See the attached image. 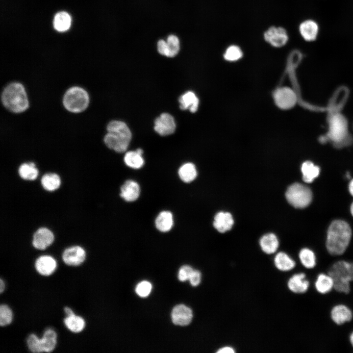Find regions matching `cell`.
<instances>
[{
    "label": "cell",
    "instance_id": "cell-1",
    "mask_svg": "<svg viewBox=\"0 0 353 353\" xmlns=\"http://www.w3.org/2000/svg\"><path fill=\"white\" fill-rule=\"evenodd\" d=\"M352 239V230L346 222L336 220L328 227L325 242L326 250L338 259L347 251Z\"/></svg>",
    "mask_w": 353,
    "mask_h": 353
},
{
    "label": "cell",
    "instance_id": "cell-2",
    "mask_svg": "<svg viewBox=\"0 0 353 353\" xmlns=\"http://www.w3.org/2000/svg\"><path fill=\"white\" fill-rule=\"evenodd\" d=\"M107 133L103 141L110 149L118 152L126 151L132 138V133L127 125L124 122L113 120L106 127Z\"/></svg>",
    "mask_w": 353,
    "mask_h": 353
},
{
    "label": "cell",
    "instance_id": "cell-3",
    "mask_svg": "<svg viewBox=\"0 0 353 353\" xmlns=\"http://www.w3.org/2000/svg\"><path fill=\"white\" fill-rule=\"evenodd\" d=\"M1 100L4 106L14 113L23 112L29 107L25 89L20 82H11L5 86L2 92Z\"/></svg>",
    "mask_w": 353,
    "mask_h": 353
},
{
    "label": "cell",
    "instance_id": "cell-4",
    "mask_svg": "<svg viewBox=\"0 0 353 353\" xmlns=\"http://www.w3.org/2000/svg\"><path fill=\"white\" fill-rule=\"evenodd\" d=\"M351 263L344 259H338L328 267L327 273L334 281V290L339 293L348 294L351 289Z\"/></svg>",
    "mask_w": 353,
    "mask_h": 353
},
{
    "label": "cell",
    "instance_id": "cell-5",
    "mask_svg": "<svg viewBox=\"0 0 353 353\" xmlns=\"http://www.w3.org/2000/svg\"><path fill=\"white\" fill-rule=\"evenodd\" d=\"M90 97L87 92L79 86H73L65 93L63 104L68 111L75 113L81 112L88 106Z\"/></svg>",
    "mask_w": 353,
    "mask_h": 353
},
{
    "label": "cell",
    "instance_id": "cell-6",
    "mask_svg": "<svg viewBox=\"0 0 353 353\" xmlns=\"http://www.w3.org/2000/svg\"><path fill=\"white\" fill-rule=\"evenodd\" d=\"M285 196L288 202L293 207L303 208L307 207L311 202L312 193L307 186L300 183H294L287 188Z\"/></svg>",
    "mask_w": 353,
    "mask_h": 353
},
{
    "label": "cell",
    "instance_id": "cell-7",
    "mask_svg": "<svg viewBox=\"0 0 353 353\" xmlns=\"http://www.w3.org/2000/svg\"><path fill=\"white\" fill-rule=\"evenodd\" d=\"M348 134L347 122L340 114L333 115L329 122L328 138L336 144L340 145L345 140Z\"/></svg>",
    "mask_w": 353,
    "mask_h": 353
},
{
    "label": "cell",
    "instance_id": "cell-8",
    "mask_svg": "<svg viewBox=\"0 0 353 353\" xmlns=\"http://www.w3.org/2000/svg\"><path fill=\"white\" fill-rule=\"evenodd\" d=\"M180 48V40L177 35L174 33L167 35L166 39H158L156 43L158 53L168 58L176 56L179 52Z\"/></svg>",
    "mask_w": 353,
    "mask_h": 353
},
{
    "label": "cell",
    "instance_id": "cell-9",
    "mask_svg": "<svg viewBox=\"0 0 353 353\" xmlns=\"http://www.w3.org/2000/svg\"><path fill=\"white\" fill-rule=\"evenodd\" d=\"M287 286L292 293L301 295L308 292L311 282L304 270L293 274L288 279Z\"/></svg>",
    "mask_w": 353,
    "mask_h": 353
},
{
    "label": "cell",
    "instance_id": "cell-10",
    "mask_svg": "<svg viewBox=\"0 0 353 353\" xmlns=\"http://www.w3.org/2000/svg\"><path fill=\"white\" fill-rule=\"evenodd\" d=\"M263 38L267 43L276 48L283 47L289 40L286 30L282 27L276 26L269 27L264 32Z\"/></svg>",
    "mask_w": 353,
    "mask_h": 353
},
{
    "label": "cell",
    "instance_id": "cell-11",
    "mask_svg": "<svg viewBox=\"0 0 353 353\" xmlns=\"http://www.w3.org/2000/svg\"><path fill=\"white\" fill-rule=\"evenodd\" d=\"M330 318L335 325L342 326L353 320V311L347 304L338 303L331 307Z\"/></svg>",
    "mask_w": 353,
    "mask_h": 353
},
{
    "label": "cell",
    "instance_id": "cell-12",
    "mask_svg": "<svg viewBox=\"0 0 353 353\" xmlns=\"http://www.w3.org/2000/svg\"><path fill=\"white\" fill-rule=\"evenodd\" d=\"M274 98L276 105L282 109L293 107L297 101L295 92L288 87H282L276 90L274 94Z\"/></svg>",
    "mask_w": 353,
    "mask_h": 353
},
{
    "label": "cell",
    "instance_id": "cell-13",
    "mask_svg": "<svg viewBox=\"0 0 353 353\" xmlns=\"http://www.w3.org/2000/svg\"><path fill=\"white\" fill-rule=\"evenodd\" d=\"M176 128L175 120L169 113L161 114L154 121V129L161 136L172 134L175 131Z\"/></svg>",
    "mask_w": 353,
    "mask_h": 353
},
{
    "label": "cell",
    "instance_id": "cell-14",
    "mask_svg": "<svg viewBox=\"0 0 353 353\" xmlns=\"http://www.w3.org/2000/svg\"><path fill=\"white\" fill-rule=\"evenodd\" d=\"M86 258V252L80 246H74L64 250L62 254L64 262L72 266H77L82 264Z\"/></svg>",
    "mask_w": 353,
    "mask_h": 353
},
{
    "label": "cell",
    "instance_id": "cell-15",
    "mask_svg": "<svg viewBox=\"0 0 353 353\" xmlns=\"http://www.w3.org/2000/svg\"><path fill=\"white\" fill-rule=\"evenodd\" d=\"M54 239V234L51 230L46 227H41L34 233L32 243L35 249L44 250L53 243Z\"/></svg>",
    "mask_w": 353,
    "mask_h": 353
},
{
    "label": "cell",
    "instance_id": "cell-16",
    "mask_svg": "<svg viewBox=\"0 0 353 353\" xmlns=\"http://www.w3.org/2000/svg\"><path fill=\"white\" fill-rule=\"evenodd\" d=\"M310 288L314 289L319 294L326 295L334 290V281L327 273L321 272L317 274Z\"/></svg>",
    "mask_w": 353,
    "mask_h": 353
},
{
    "label": "cell",
    "instance_id": "cell-17",
    "mask_svg": "<svg viewBox=\"0 0 353 353\" xmlns=\"http://www.w3.org/2000/svg\"><path fill=\"white\" fill-rule=\"evenodd\" d=\"M174 324L179 326L189 325L193 318V312L189 307L184 304H178L173 309L171 314Z\"/></svg>",
    "mask_w": 353,
    "mask_h": 353
},
{
    "label": "cell",
    "instance_id": "cell-18",
    "mask_svg": "<svg viewBox=\"0 0 353 353\" xmlns=\"http://www.w3.org/2000/svg\"><path fill=\"white\" fill-rule=\"evenodd\" d=\"M57 263L55 259L50 255H42L35 261V267L37 272L42 276L51 275L55 270Z\"/></svg>",
    "mask_w": 353,
    "mask_h": 353
},
{
    "label": "cell",
    "instance_id": "cell-19",
    "mask_svg": "<svg viewBox=\"0 0 353 353\" xmlns=\"http://www.w3.org/2000/svg\"><path fill=\"white\" fill-rule=\"evenodd\" d=\"M299 30L301 36L305 41L312 42L317 38L319 26L317 23L313 20H305L300 24Z\"/></svg>",
    "mask_w": 353,
    "mask_h": 353
},
{
    "label": "cell",
    "instance_id": "cell-20",
    "mask_svg": "<svg viewBox=\"0 0 353 353\" xmlns=\"http://www.w3.org/2000/svg\"><path fill=\"white\" fill-rule=\"evenodd\" d=\"M298 258L302 268L306 270H312L317 265V254L311 248L304 247L301 249L298 253Z\"/></svg>",
    "mask_w": 353,
    "mask_h": 353
},
{
    "label": "cell",
    "instance_id": "cell-21",
    "mask_svg": "<svg viewBox=\"0 0 353 353\" xmlns=\"http://www.w3.org/2000/svg\"><path fill=\"white\" fill-rule=\"evenodd\" d=\"M140 188L139 184L132 180L126 181L121 188L120 196L126 202H133L139 197Z\"/></svg>",
    "mask_w": 353,
    "mask_h": 353
},
{
    "label": "cell",
    "instance_id": "cell-22",
    "mask_svg": "<svg viewBox=\"0 0 353 353\" xmlns=\"http://www.w3.org/2000/svg\"><path fill=\"white\" fill-rule=\"evenodd\" d=\"M233 223V219L230 213L219 212L215 216L213 226L219 232L224 233L230 230Z\"/></svg>",
    "mask_w": 353,
    "mask_h": 353
},
{
    "label": "cell",
    "instance_id": "cell-23",
    "mask_svg": "<svg viewBox=\"0 0 353 353\" xmlns=\"http://www.w3.org/2000/svg\"><path fill=\"white\" fill-rule=\"evenodd\" d=\"M274 264L276 268L282 272H289L294 270L297 262L287 253L280 252L274 258Z\"/></svg>",
    "mask_w": 353,
    "mask_h": 353
},
{
    "label": "cell",
    "instance_id": "cell-24",
    "mask_svg": "<svg viewBox=\"0 0 353 353\" xmlns=\"http://www.w3.org/2000/svg\"><path fill=\"white\" fill-rule=\"evenodd\" d=\"M178 102L181 110L188 109L192 113H195L198 110L199 101L192 91H188L182 95L178 99Z\"/></svg>",
    "mask_w": 353,
    "mask_h": 353
},
{
    "label": "cell",
    "instance_id": "cell-25",
    "mask_svg": "<svg viewBox=\"0 0 353 353\" xmlns=\"http://www.w3.org/2000/svg\"><path fill=\"white\" fill-rule=\"evenodd\" d=\"M259 244L262 250L268 254L275 253L279 246L277 236L271 233L264 235L260 238Z\"/></svg>",
    "mask_w": 353,
    "mask_h": 353
},
{
    "label": "cell",
    "instance_id": "cell-26",
    "mask_svg": "<svg viewBox=\"0 0 353 353\" xmlns=\"http://www.w3.org/2000/svg\"><path fill=\"white\" fill-rule=\"evenodd\" d=\"M143 151L141 149H137L135 151H129L125 155L124 162L126 164L133 169L141 168L144 164V160L142 157Z\"/></svg>",
    "mask_w": 353,
    "mask_h": 353
},
{
    "label": "cell",
    "instance_id": "cell-27",
    "mask_svg": "<svg viewBox=\"0 0 353 353\" xmlns=\"http://www.w3.org/2000/svg\"><path fill=\"white\" fill-rule=\"evenodd\" d=\"M173 214L169 211L161 212L158 215L155 221L156 228L161 232L170 231L173 226Z\"/></svg>",
    "mask_w": 353,
    "mask_h": 353
},
{
    "label": "cell",
    "instance_id": "cell-28",
    "mask_svg": "<svg viewBox=\"0 0 353 353\" xmlns=\"http://www.w3.org/2000/svg\"><path fill=\"white\" fill-rule=\"evenodd\" d=\"M57 334L52 329H48L44 333L43 337L40 339L43 352L50 353L55 348L57 343Z\"/></svg>",
    "mask_w": 353,
    "mask_h": 353
},
{
    "label": "cell",
    "instance_id": "cell-29",
    "mask_svg": "<svg viewBox=\"0 0 353 353\" xmlns=\"http://www.w3.org/2000/svg\"><path fill=\"white\" fill-rule=\"evenodd\" d=\"M303 179L306 183L312 182L320 174V168L312 162L307 161L303 163L301 167Z\"/></svg>",
    "mask_w": 353,
    "mask_h": 353
},
{
    "label": "cell",
    "instance_id": "cell-30",
    "mask_svg": "<svg viewBox=\"0 0 353 353\" xmlns=\"http://www.w3.org/2000/svg\"><path fill=\"white\" fill-rule=\"evenodd\" d=\"M53 27L59 32L68 30L71 25V18L66 12L61 11L56 14L53 22Z\"/></svg>",
    "mask_w": 353,
    "mask_h": 353
},
{
    "label": "cell",
    "instance_id": "cell-31",
    "mask_svg": "<svg viewBox=\"0 0 353 353\" xmlns=\"http://www.w3.org/2000/svg\"><path fill=\"white\" fill-rule=\"evenodd\" d=\"M20 176L25 180H33L38 177L39 171L32 162L22 164L18 169Z\"/></svg>",
    "mask_w": 353,
    "mask_h": 353
},
{
    "label": "cell",
    "instance_id": "cell-32",
    "mask_svg": "<svg viewBox=\"0 0 353 353\" xmlns=\"http://www.w3.org/2000/svg\"><path fill=\"white\" fill-rule=\"evenodd\" d=\"M41 182L44 189L51 192L59 188L61 184V179L57 174L48 173L42 176Z\"/></svg>",
    "mask_w": 353,
    "mask_h": 353
},
{
    "label": "cell",
    "instance_id": "cell-33",
    "mask_svg": "<svg viewBox=\"0 0 353 353\" xmlns=\"http://www.w3.org/2000/svg\"><path fill=\"white\" fill-rule=\"evenodd\" d=\"M180 178L184 182L189 183L194 180L197 175L195 165L192 163L183 164L178 171Z\"/></svg>",
    "mask_w": 353,
    "mask_h": 353
},
{
    "label": "cell",
    "instance_id": "cell-34",
    "mask_svg": "<svg viewBox=\"0 0 353 353\" xmlns=\"http://www.w3.org/2000/svg\"><path fill=\"white\" fill-rule=\"evenodd\" d=\"M64 323L67 328L74 333L81 332L85 326L84 320L75 314L67 316L64 319Z\"/></svg>",
    "mask_w": 353,
    "mask_h": 353
},
{
    "label": "cell",
    "instance_id": "cell-35",
    "mask_svg": "<svg viewBox=\"0 0 353 353\" xmlns=\"http://www.w3.org/2000/svg\"><path fill=\"white\" fill-rule=\"evenodd\" d=\"M243 56V52L241 48L235 45L228 47L224 54V58L228 61H235L240 59Z\"/></svg>",
    "mask_w": 353,
    "mask_h": 353
},
{
    "label": "cell",
    "instance_id": "cell-36",
    "mask_svg": "<svg viewBox=\"0 0 353 353\" xmlns=\"http://www.w3.org/2000/svg\"><path fill=\"white\" fill-rule=\"evenodd\" d=\"M13 314L10 308L6 304L0 306V325L4 327L9 325L12 321Z\"/></svg>",
    "mask_w": 353,
    "mask_h": 353
},
{
    "label": "cell",
    "instance_id": "cell-37",
    "mask_svg": "<svg viewBox=\"0 0 353 353\" xmlns=\"http://www.w3.org/2000/svg\"><path fill=\"white\" fill-rule=\"evenodd\" d=\"M40 339L34 334H31L27 337L26 343L28 349L32 353H41Z\"/></svg>",
    "mask_w": 353,
    "mask_h": 353
},
{
    "label": "cell",
    "instance_id": "cell-38",
    "mask_svg": "<svg viewBox=\"0 0 353 353\" xmlns=\"http://www.w3.org/2000/svg\"><path fill=\"white\" fill-rule=\"evenodd\" d=\"M151 288L152 286L150 282L147 281H143L137 284L135 291L139 296L146 297L150 294Z\"/></svg>",
    "mask_w": 353,
    "mask_h": 353
},
{
    "label": "cell",
    "instance_id": "cell-39",
    "mask_svg": "<svg viewBox=\"0 0 353 353\" xmlns=\"http://www.w3.org/2000/svg\"><path fill=\"white\" fill-rule=\"evenodd\" d=\"M193 270H194L189 266L185 265L181 267L178 273V278L179 280L181 281L189 280Z\"/></svg>",
    "mask_w": 353,
    "mask_h": 353
},
{
    "label": "cell",
    "instance_id": "cell-40",
    "mask_svg": "<svg viewBox=\"0 0 353 353\" xmlns=\"http://www.w3.org/2000/svg\"><path fill=\"white\" fill-rule=\"evenodd\" d=\"M189 280L193 286H198L201 281V273L198 270H193Z\"/></svg>",
    "mask_w": 353,
    "mask_h": 353
},
{
    "label": "cell",
    "instance_id": "cell-41",
    "mask_svg": "<svg viewBox=\"0 0 353 353\" xmlns=\"http://www.w3.org/2000/svg\"><path fill=\"white\" fill-rule=\"evenodd\" d=\"M218 353H235V351L231 347H224L219 349L217 351Z\"/></svg>",
    "mask_w": 353,
    "mask_h": 353
},
{
    "label": "cell",
    "instance_id": "cell-42",
    "mask_svg": "<svg viewBox=\"0 0 353 353\" xmlns=\"http://www.w3.org/2000/svg\"><path fill=\"white\" fill-rule=\"evenodd\" d=\"M64 311L65 312V314L67 315V316H71L75 313L73 312V310L68 307H65L64 309Z\"/></svg>",
    "mask_w": 353,
    "mask_h": 353
},
{
    "label": "cell",
    "instance_id": "cell-43",
    "mask_svg": "<svg viewBox=\"0 0 353 353\" xmlns=\"http://www.w3.org/2000/svg\"><path fill=\"white\" fill-rule=\"evenodd\" d=\"M349 340L351 346L353 348V330H352L349 334Z\"/></svg>",
    "mask_w": 353,
    "mask_h": 353
},
{
    "label": "cell",
    "instance_id": "cell-44",
    "mask_svg": "<svg viewBox=\"0 0 353 353\" xmlns=\"http://www.w3.org/2000/svg\"><path fill=\"white\" fill-rule=\"evenodd\" d=\"M5 288V284L1 278L0 279V293L1 294Z\"/></svg>",
    "mask_w": 353,
    "mask_h": 353
},
{
    "label": "cell",
    "instance_id": "cell-45",
    "mask_svg": "<svg viewBox=\"0 0 353 353\" xmlns=\"http://www.w3.org/2000/svg\"><path fill=\"white\" fill-rule=\"evenodd\" d=\"M349 190L350 194L353 196V179H352L349 183Z\"/></svg>",
    "mask_w": 353,
    "mask_h": 353
},
{
    "label": "cell",
    "instance_id": "cell-46",
    "mask_svg": "<svg viewBox=\"0 0 353 353\" xmlns=\"http://www.w3.org/2000/svg\"><path fill=\"white\" fill-rule=\"evenodd\" d=\"M351 276L352 282H353V261H351Z\"/></svg>",
    "mask_w": 353,
    "mask_h": 353
},
{
    "label": "cell",
    "instance_id": "cell-47",
    "mask_svg": "<svg viewBox=\"0 0 353 353\" xmlns=\"http://www.w3.org/2000/svg\"><path fill=\"white\" fill-rule=\"evenodd\" d=\"M350 210H351V213L352 216H353V202L351 204Z\"/></svg>",
    "mask_w": 353,
    "mask_h": 353
}]
</instances>
